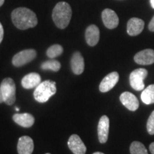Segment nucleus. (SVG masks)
Listing matches in <instances>:
<instances>
[{
  "label": "nucleus",
  "instance_id": "f257e3e1",
  "mask_svg": "<svg viewBox=\"0 0 154 154\" xmlns=\"http://www.w3.org/2000/svg\"><path fill=\"white\" fill-rule=\"evenodd\" d=\"M11 20L16 27L22 30L33 28L38 23L35 13L25 7L15 9L11 13Z\"/></svg>",
  "mask_w": 154,
  "mask_h": 154
},
{
  "label": "nucleus",
  "instance_id": "f03ea898",
  "mask_svg": "<svg viewBox=\"0 0 154 154\" xmlns=\"http://www.w3.org/2000/svg\"><path fill=\"white\" fill-rule=\"evenodd\" d=\"M72 16V10L70 5L65 2H60L53 9L52 19L58 28H66Z\"/></svg>",
  "mask_w": 154,
  "mask_h": 154
},
{
  "label": "nucleus",
  "instance_id": "7ed1b4c3",
  "mask_svg": "<svg viewBox=\"0 0 154 154\" xmlns=\"http://www.w3.org/2000/svg\"><path fill=\"white\" fill-rule=\"evenodd\" d=\"M57 92L56 82L51 80L44 81L36 87L34 92V97L39 103H45Z\"/></svg>",
  "mask_w": 154,
  "mask_h": 154
},
{
  "label": "nucleus",
  "instance_id": "20e7f679",
  "mask_svg": "<svg viewBox=\"0 0 154 154\" xmlns=\"http://www.w3.org/2000/svg\"><path fill=\"white\" fill-rule=\"evenodd\" d=\"M0 88L6 104L12 105L16 101V85L11 78H6L1 83Z\"/></svg>",
  "mask_w": 154,
  "mask_h": 154
},
{
  "label": "nucleus",
  "instance_id": "39448f33",
  "mask_svg": "<svg viewBox=\"0 0 154 154\" xmlns=\"http://www.w3.org/2000/svg\"><path fill=\"white\" fill-rule=\"evenodd\" d=\"M148 76V72L145 69H135L129 76L130 85L136 91H143L145 88L143 81Z\"/></svg>",
  "mask_w": 154,
  "mask_h": 154
},
{
  "label": "nucleus",
  "instance_id": "423d86ee",
  "mask_svg": "<svg viewBox=\"0 0 154 154\" xmlns=\"http://www.w3.org/2000/svg\"><path fill=\"white\" fill-rule=\"evenodd\" d=\"M36 57V51L34 49L23 50L14 56L12 59V63L14 66H22L34 60Z\"/></svg>",
  "mask_w": 154,
  "mask_h": 154
},
{
  "label": "nucleus",
  "instance_id": "0eeeda50",
  "mask_svg": "<svg viewBox=\"0 0 154 154\" xmlns=\"http://www.w3.org/2000/svg\"><path fill=\"white\" fill-rule=\"evenodd\" d=\"M102 20L105 26L109 29L117 27L119 23V19L116 13L112 9H106L102 11Z\"/></svg>",
  "mask_w": 154,
  "mask_h": 154
},
{
  "label": "nucleus",
  "instance_id": "6e6552de",
  "mask_svg": "<svg viewBox=\"0 0 154 154\" xmlns=\"http://www.w3.org/2000/svg\"><path fill=\"white\" fill-rule=\"evenodd\" d=\"M119 80V74L118 72H113L106 76L101 81L99 85V90L102 93H105L110 90L116 86Z\"/></svg>",
  "mask_w": 154,
  "mask_h": 154
},
{
  "label": "nucleus",
  "instance_id": "1a4fd4ad",
  "mask_svg": "<svg viewBox=\"0 0 154 154\" xmlns=\"http://www.w3.org/2000/svg\"><path fill=\"white\" fill-rule=\"evenodd\" d=\"M68 146L74 154H85L86 152L85 144L76 134H73L69 137Z\"/></svg>",
  "mask_w": 154,
  "mask_h": 154
},
{
  "label": "nucleus",
  "instance_id": "9d476101",
  "mask_svg": "<svg viewBox=\"0 0 154 154\" xmlns=\"http://www.w3.org/2000/svg\"><path fill=\"white\" fill-rule=\"evenodd\" d=\"M109 132V119L107 116H102L98 124V137L101 143L107 141Z\"/></svg>",
  "mask_w": 154,
  "mask_h": 154
},
{
  "label": "nucleus",
  "instance_id": "9b49d317",
  "mask_svg": "<svg viewBox=\"0 0 154 154\" xmlns=\"http://www.w3.org/2000/svg\"><path fill=\"white\" fill-rule=\"evenodd\" d=\"M120 101L126 109L131 111H136L139 106V102L136 96L130 92L126 91L121 94Z\"/></svg>",
  "mask_w": 154,
  "mask_h": 154
},
{
  "label": "nucleus",
  "instance_id": "f8f14e48",
  "mask_svg": "<svg viewBox=\"0 0 154 154\" xmlns=\"http://www.w3.org/2000/svg\"><path fill=\"white\" fill-rule=\"evenodd\" d=\"M135 62L140 65H151L154 63V50L144 49L135 55Z\"/></svg>",
  "mask_w": 154,
  "mask_h": 154
},
{
  "label": "nucleus",
  "instance_id": "ddd939ff",
  "mask_svg": "<svg viewBox=\"0 0 154 154\" xmlns=\"http://www.w3.org/2000/svg\"><path fill=\"white\" fill-rule=\"evenodd\" d=\"M34 151V141L29 136H24L19 138L17 144L19 154H32Z\"/></svg>",
  "mask_w": 154,
  "mask_h": 154
},
{
  "label": "nucleus",
  "instance_id": "4468645a",
  "mask_svg": "<svg viewBox=\"0 0 154 154\" xmlns=\"http://www.w3.org/2000/svg\"><path fill=\"white\" fill-rule=\"evenodd\" d=\"M144 22L142 19L134 17L129 19L127 24V32L130 36H134L140 34L143 30Z\"/></svg>",
  "mask_w": 154,
  "mask_h": 154
},
{
  "label": "nucleus",
  "instance_id": "2eb2a0df",
  "mask_svg": "<svg viewBox=\"0 0 154 154\" xmlns=\"http://www.w3.org/2000/svg\"><path fill=\"white\" fill-rule=\"evenodd\" d=\"M42 82L40 75L37 73H30L24 76L22 79V86L26 89L37 87Z\"/></svg>",
  "mask_w": 154,
  "mask_h": 154
},
{
  "label": "nucleus",
  "instance_id": "dca6fc26",
  "mask_svg": "<svg viewBox=\"0 0 154 154\" xmlns=\"http://www.w3.org/2000/svg\"><path fill=\"white\" fill-rule=\"evenodd\" d=\"M86 41L91 47H94L99 41L100 32L99 28L96 25H90L88 26L85 33Z\"/></svg>",
  "mask_w": 154,
  "mask_h": 154
},
{
  "label": "nucleus",
  "instance_id": "f3484780",
  "mask_svg": "<svg viewBox=\"0 0 154 154\" xmlns=\"http://www.w3.org/2000/svg\"><path fill=\"white\" fill-rule=\"evenodd\" d=\"M13 120L16 124L24 128H29L34 124V118L32 114L28 113H15L13 116Z\"/></svg>",
  "mask_w": 154,
  "mask_h": 154
},
{
  "label": "nucleus",
  "instance_id": "a211bd4d",
  "mask_svg": "<svg viewBox=\"0 0 154 154\" xmlns=\"http://www.w3.org/2000/svg\"><path fill=\"white\" fill-rule=\"evenodd\" d=\"M71 66L74 74L79 75L84 70V59L80 52L76 51L73 54L71 59Z\"/></svg>",
  "mask_w": 154,
  "mask_h": 154
},
{
  "label": "nucleus",
  "instance_id": "6ab92c4d",
  "mask_svg": "<svg viewBox=\"0 0 154 154\" xmlns=\"http://www.w3.org/2000/svg\"><path fill=\"white\" fill-rule=\"evenodd\" d=\"M142 101L145 104H151L154 103V84H151L142 91L140 95Z\"/></svg>",
  "mask_w": 154,
  "mask_h": 154
},
{
  "label": "nucleus",
  "instance_id": "aec40b11",
  "mask_svg": "<svg viewBox=\"0 0 154 154\" xmlns=\"http://www.w3.org/2000/svg\"><path fill=\"white\" fill-rule=\"evenodd\" d=\"M41 68L43 70H51L57 72L61 69V63L57 60L51 59V60L46 61L44 63H42Z\"/></svg>",
  "mask_w": 154,
  "mask_h": 154
},
{
  "label": "nucleus",
  "instance_id": "412c9836",
  "mask_svg": "<svg viewBox=\"0 0 154 154\" xmlns=\"http://www.w3.org/2000/svg\"><path fill=\"white\" fill-rule=\"evenodd\" d=\"M131 154H148L145 146L139 141H134L130 146Z\"/></svg>",
  "mask_w": 154,
  "mask_h": 154
},
{
  "label": "nucleus",
  "instance_id": "4be33fe9",
  "mask_svg": "<svg viewBox=\"0 0 154 154\" xmlns=\"http://www.w3.org/2000/svg\"><path fill=\"white\" fill-rule=\"evenodd\" d=\"M63 47L59 44H54V45L51 46L47 51V55L48 57L54 59L59 56L62 54L63 53Z\"/></svg>",
  "mask_w": 154,
  "mask_h": 154
},
{
  "label": "nucleus",
  "instance_id": "5701e85b",
  "mask_svg": "<svg viewBox=\"0 0 154 154\" xmlns=\"http://www.w3.org/2000/svg\"><path fill=\"white\" fill-rule=\"evenodd\" d=\"M147 131L150 135H154V111L151 113L148 119Z\"/></svg>",
  "mask_w": 154,
  "mask_h": 154
},
{
  "label": "nucleus",
  "instance_id": "b1692460",
  "mask_svg": "<svg viewBox=\"0 0 154 154\" xmlns=\"http://www.w3.org/2000/svg\"><path fill=\"white\" fill-rule=\"evenodd\" d=\"M4 38V29L2 26V24L0 23V44L2 42Z\"/></svg>",
  "mask_w": 154,
  "mask_h": 154
},
{
  "label": "nucleus",
  "instance_id": "393cba45",
  "mask_svg": "<svg viewBox=\"0 0 154 154\" xmlns=\"http://www.w3.org/2000/svg\"><path fill=\"white\" fill-rule=\"evenodd\" d=\"M149 29L150 31H151V32H154V17L152 18L151 21L149 23Z\"/></svg>",
  "mask_w": 154,
  "mask_h": 154
},
{
  "label": "nucleus",
  "instance_id": "a878e982",
  "mask_svg": "<svg viewBox=\"0 0 154 154\" xmlns=\"http://www.w3.org/2000/svg\"><path fill=\"white\" fill-rule=\"evenodd\" d=\"M149 150L152 154H154V142L151 143V145L149 146Z\"/></svg>",
  "mask_w": 154,
  "mask_h": 154
},
{
  "label": "nucleus",
  "instance_id": "bb28decb",
  "mask_svg": "<svg viewBox=\"0 0 154 154\" xmlns=\"http://www.w3.org/2000/svg\"><path fill=\"white\" fill-rule=\"evenodd\" d=\"M4 101V97H3V94H2V89L1 88H0V103H3Z\"/></svg>",
  "mask_w": 154,
  "mask_h": 154
},
{
  "label": "nucleus",
  "instance_id": "cd10ccee",
  "mask_svg": "<svg viewBox=\"0 0 154 154\" xmlns=\"http://www.w3.org/2000/svg\"><path fill=\"white\" fill-rule=\"evenodd\" d=\"M150 2H151V5L152 8L154 9V0H150Z\"/></svg>",
  "mask_w": 154,
  "mask_h": 154
},
{
  "label": "nucleus",
  "instance_id": "c85d7f7f",
  "mask_svg": "<svg viewBox=\"0 0 154 154\" xmlns=\"http://www.w3.org/2000/svg\"><path fill=\"white\" fill-rule=\"evenodd\" d=\"M4 3H5V0H0V7H2Z\"/></svg>",
  "mask_w": 154,
  "mask_h": 154
},
{
  "label": "nucleus",
  "instance_id": "c756f323",
  "mask_svg": "<svg viewBox=\"0 0 154 154\" xmlns=\"http://www.w3.org/2000/svg\"><path fill=\"white\" fill-rule=\"evenodd\" d=\"M93 154H104L103 153H101V152H95Z\"/></svg>",
  "mask_w": 154,
  "mask_h": 154
},
{
  "label": "nucleus",
  "instance_id": "7c9ffc66",
  "mask_svg": "<svg viewBox=\"0 0 154 154\" xmlns=\"http://www.w3.org/2000/svg\"><path fill=\"white\" fill-rule=\"evenodd\" d=\"M15 109H16V111H19V109L18 107H16V108H15Z\"/></svg>",
  "mask_w": 154,
  "mask_h": 154
},
{
  "label": "nucleus",
  "instance_id": "2f4dec72",
  "mask_svg": "<svg viewBox=\"0 0 154 154\" xmlns=\"http://www.w3.org/2000/svg\"><path fill=\"white\" fill-rule=\"evenodd\" d=\"M46 154H51V153H46Z\"/></svg>",
  "mask_w": 154,
  "mask_h": 154
}]
</instances>
